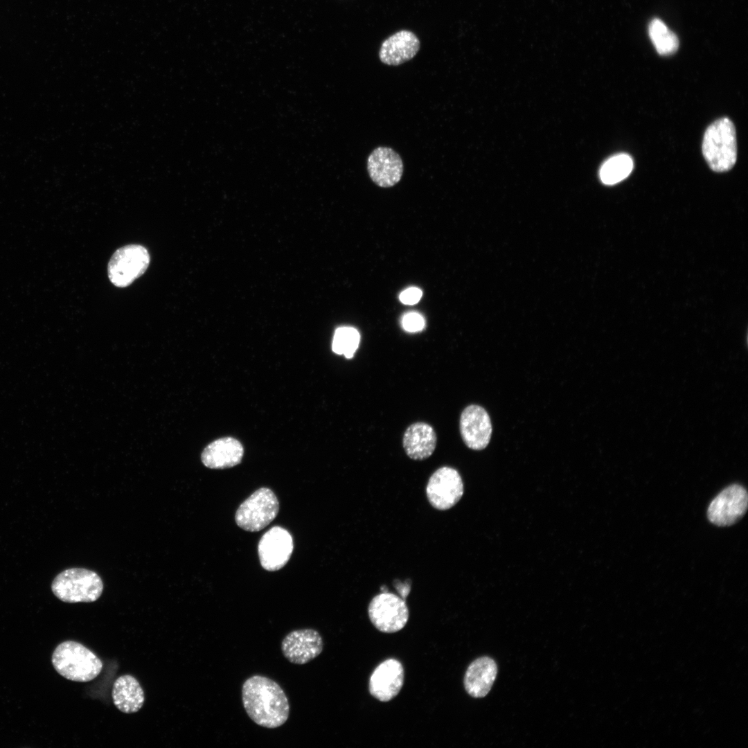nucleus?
I'll return each instance as SVG.
<instances>
[{
  "instance_id": "1",
  "label": "nucleus",
  "mask_w": 748,
  "mask_h": 748,
  "mask_svg": "<svg viewBox=\"0 0 748 748\" xmlns=\"http://www.w3.org/2000/svg\"><path fill=\"white\" fill-rule=\"evenodd\" d=\"M244 709L256 724L275 729L287 720L288 699L280 686L265 676L255 675L245 680L242 688Z\"/></svg>"
},
{
  "instance_id": "2",
  "label": "nucleus",
  "mask_w": 748,
  "mask_h": 748,
  "mask_svg": "<svg viewBox=\"0 0 748 748\" xmlns=\"http://www.w3.org/2000/svg\"><path fill=\"white\" fill-rule=\"evenodd\" d=\"M51 661L61 676L73 682L91 681L103 668V663L95 653L73 641L60 643L53 652Z\"/></svg>"
},
{
  "instance_id": "3",
  "label": "nucleus",
  "mask_w": 748,
  "mask_h": 748,
  "mask_svg": "<svg viewBox=\"0 0 748 748\" xmlns=\"http://www.w3.org/2000/svg\"><path fill=\"white\" fill-rule=\"evenodd\" d=\"M702 154L715 172H727L737 159V141L735 126L727 117L715 121L706 130L702 142Z\"/></svg>"
},
{
  "instance_id": "4",
  "label": "nucleus",
  "mask_w": 748,
  "mask_h": 748,
  "mask_svg": "<svg viewBox=\"0 0 748 748\" xmlns=\"http://www.w3.org/2000/svg\"><path fill=\"white\" fill-rule=\"evenodd\" d=\"M53 594L68 603H91L97 600L103 591L99 575L84 568H70L60 572L51 584Z\"/></svg>"
},
{
  "instance_id": "5",
  "label": "nucleus",
  "mask_w": 748,
  "mask_h": 748,
  "mask_svg": "<svg viewBox=\"0 0 748 748\" xmlns=\"http://www.w3.org/2000/svg\"><path fill=\"white\" fill-rule=\"evenodd\" d=\"M150 256L147 249L132 244L118 249L107 265L110 282L118 287H125L142 276L148 269Z\"/></svg>"
},
{
  "instance_id": "6",
  "label": "nucleus",
  "mask_w": 748,
  "mask_h": 748,
  "mask_svg": "<svg viewBox=\"0 0 748 748\" xmlns=\"http://www.w3.org/2000/svg\"><path fill=\"white\" fill-rule=\"evenodd\" d=\"M278 510L279 503L273 491L267 488H261L239 506L235 513V522L247 531L257 532L276 518Z\"/></svg>"
},
{
  "instance_id": "7",
  "label": "nucleus",
  "mask_w": 748,
  "mask_h": 748,
  "mask_svg": "<svg viewBox=\"0 0 748 748\" xmlns=\"http://www.w3.org/2000/svg\"><path fill=\"white\" fill-rule=\"evenodd\" d=\"M368 613L372 624L384 633L401 630L409 619V609L405 601L387 591L373 597L369 603Z\"/></svg>"
},
{
  "instance_id": "8",
  "label": "nucleus",
  "mask_w": 748,
  "mask_h": 748,
  "mask_svg": "<svg viewBox=\"0 0 748 748\" xmlns=\"http://www.w3.org/2000/svg\"><path fill=\"white\" fill-rule=\"evenodd\" d=\"M430 504L438 510L453 507L463 494V483L454 468L444 466L436 470L429 479L426 488Z\"/></svg>"
},
{
  "instance_id": "9",
  "label": "nucleus",
  "mask_w": 748,
  "mask_h": 748,
  "mask_svg": "<svg viewBox=\"0 0 748 748\" xmlns=\"http://www.w3.org/2000/svg\"><path fill=\"white\" fill-rule=\"evenodd\" d=\"M748 495L740 485L733 484L724 488L709 504L707 515L709 521L719 526L735 524L747 511Z\"/></svg>"
},
{
  "instance_id": "10",
  "label": "nucleus",
  "mask_w": 748,
  "mask_h": 748,
  "mask_svg": "<svg viewBox=\"0 0 748 748\" xmlns=\"http://www.w3.org/2000/svg\"><path fill=\"white\" fill-rule=\"evenodd\" d=\"M294 549L291 534L280 526H274L260 538L258 555L261 566L267 571L283 568L289 561Z\"/></svg>"
},
{
  "instance_id": "11",
  "label": "nucleus",
  "mask_w": 748,
  "mask_h": 748,
  "mask_svg": "<svg viewBox=\"0 0 748 748\" xmlns=\"http://www.w3.org/2000/svg\"><path fill=\"white\" fill-rule=\"evenodd\" d=\"M367 171L371 179L381 188H390L401 179L404 171L402 159L389 147L375 148L367 159Z\"/></svg>"
},
{
  "instance_id": "12",
  "label": "nucleus",
  "mask_w": 748,
  "mask_h": 748,
  "mask_svg": "<svg viewBox=\"0 0 748 748\" xmlns=\"http://www.w3.org/2000/svg\"><path fill=\"white\" fill-rule=\"evenodd\" d=\"M323 648V639L314 629L296 630L288 633L281 642V650L290 662L303 665L319 656Z\"/></svg>"
},
{
  "instance_id": "13",
  "label": "nucleus",
  "mask_w": 748,
  "mask_h": 748,
  "mask_svg": "<svg viewBox=\"0 0 748 748\" xmlns=\"http://www.w3.org/2000/svg\"><path fill=\"white\" fill-rule=\"evenodd\" d=\"M459 429L465 445L474 450H481L488 445L492 434V424L484 408L470 404L462 411Z\"/></svg>"
},
{
  "instance_id": "14",
  "label": "nucleus",
  "mask_w": 748,
  "mask_h": 748,
  "mask_svg": "<svg viewBox=\"0 0 748 748\" xmlns=\"http://www.w3.org/2000/svg\"><path fill=\"white\" fill-rule=\"evenodd\" d=\"M404 678L402 664L395 659H386L371 675L368 684L370 694L380 702H389L400 693L404 684Z\"/></svg>"
},
{
  "instance_id": "15",
  "label": "nucleus",
  "mask_w": 748,
  "mask_h": 748,
  "mask_svg": "<svg viewBox=\"0 0 748 748\" xmlns=\"http://www.w3.org/2000/svg\"><path fill=\"white\" fill-rule=\"evenodd\" d=\"M420 44L410 30H402L386 39L379 51L380 61L389 66H398L415 57Z\"/></svg>"
},
{
  "instance_id": "16",
  "label": "nucleus",
  "mask_w": 748,
  "mask_h": 748,
  "mask_svg": "<svg viewBox=\"0 0 748 748\" xmlns=\"http://www.w3.org/2000/svg\"><path fill=\"white\" fill-rule=\"evenodd\" d=\"M244 448L237 439L224 437L208 445L201 455L203 464L211 469H225L241 462Z\"/></svg>"
},
{
  "instance_id": "17",
  "label": "nucleus",
  "mask_w": 748,
  "mask_h": 748,
  "mask_svg": "<svg viewBox=\"0 0 748 748\" xmlns=\"http://www.w3.org/2000/svg\"><path fill=\"white\" fill-rule=\"evenodd\" d=\"M437 436L433 427L424 422L410 425L402 438V446L406 454L413 460H425L434 453Z\"/></svg>"
},
{
  "instance_id": "18",
  "label": "nucleus",
  "mask_w": 748,
  "mask_h": 748,
  "mask_svg": "<svg viewBox=\"0 0 748 748\" xmlns=\"http://www.w3.org/2000/svg\"><path fill=\"white\" fill-rule=\"evenodd\" d=\"M497 674V666L490 657H482L473 661L467 668L464 686L475 698L483 697L490 691Z\"/></svg>"
},
{
  "instance_id": "19",
  "label": "nucleus",
  "mask_w": 748,
  "mask_h": 748,
  "mask_svg": "<svg viewBox=\"0 0 748 748\" xmlns=\"http://www.w3.org/2000/svg\"><path fill=\"white\" fill-rule=\"evenodd\" d=\"M116 707L123 713L139 711L145 701L144 692L138 680L132 675L119 677L114 682L112 691Z\"/></svg>"
},
{
  "instance_id": "20",
  "label": "nucleus",
  "mask_w": 748,
  "mask_h": 748,
  "mask_svg": "<svg viewBox=\"0 0 748 748\" xmlns=\"http://www.w3.org/2000/svg\"><path fill=\"white\" fill-rule=\"evenodd\" d=\"M634 166L632 157L625 153L614 155L606 160L600 169V178L606 185L617 184L631 173Z\"/></svg>"
},
{
  "instance_id": "21",
  "label": "nucleus",
  "mask_w": 748,
  "mask_h": 748,
  "mask_svg": "<svg viewBox=\"0 0 748 748\" xmlns=\"http://www.w3.org/2000/svg\"><path fill=\"white\" fill-rule=\"evenodd\" d=\"M648 33L661 55H673L677 51L679 44L677 36L661 19L654 18L650 22Z\"/></svg>"
},
{
  "instance_id": "22",
  "label": "nucleus",
  "mask_w": 748,
  "mask_h": 748,
  "mask_svg": "<svg viewBox=\"0 0 748 748\" xmlns=\"http://www.w3.org/2000/svg\"><path fill=\"white\" fill-rule=\"evenodd\" d=\"M360 340L359 332L352 327H340L334 334L332 350L338 355L350 359L357 350Z\"/></svg>"
},
{
  "instance_id": "23",
  "label": "nucleus",
  "mask_w": 748,
  "mask_h": 748,
  "mask_svg": "<svg viewBox=\"0 0 748 748\" xmlns=\"http://www.w3.org/2000/svg\"><path fill=\"white\" fill-rule=\"evenodd\" d=\"M403 328L408 332H418L424 328L425 320L423 317L416 312L405 314L402 319Z\"/></svg>"
},
{
  "instance_id": "24",
  "label": "nucleus",
  "mask_w": 748,
  "mask_h": 748,
  "mask_svg": "<svg viewBox=\"0 0 748 748\" xmlns=\"http://www.w3.org/2000/svg\"><path fill=\"white\" fill-rule=\"evenodd\" d=\"M422 291L417 287H410L403 291L400 295V301L406 305L417 303L421 296Z\"/></svg>"
}]
</instances>
